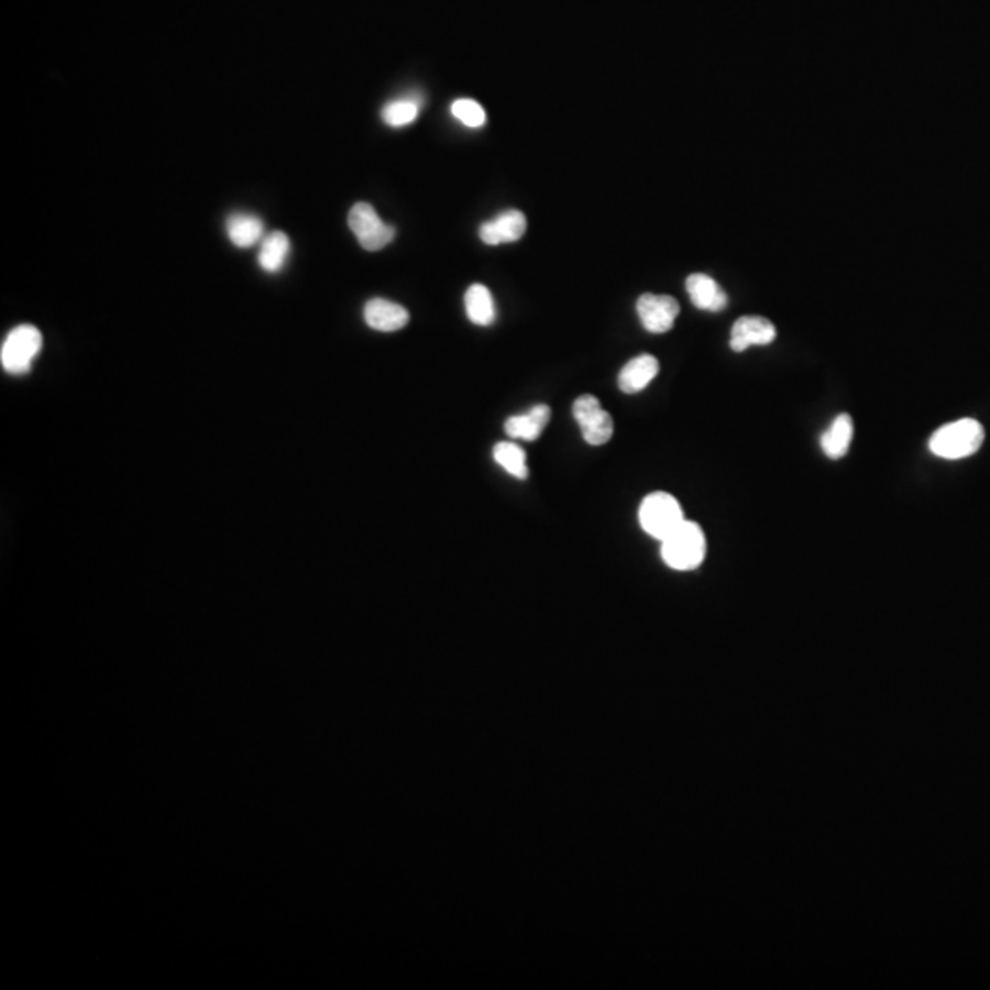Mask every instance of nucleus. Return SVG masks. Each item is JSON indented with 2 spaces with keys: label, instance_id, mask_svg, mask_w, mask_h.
<instances>
[{
  "label": "nucleus",
  "instance_id": "39448f33",
  "mask_svg": "<svg viewBox=\"0 0 990 990\" xmlns=\"http://www.w3.org/2000/svg\"><path fill=\"white\" fill-rule=\"evenodd\" d=\"M349 228L356 235L358 242L367 252H378L395 239L393 226L380 219L376 209L367 202H358L349 213Z\"/></svg>",
  "mask_w": 990,
  "mask_h": 990
},
{
  "label": "nucleus",
  "instance_id": "2eb2a0df",
  "mask_svg": "<svg viewBox=\"0 0 990 990\" xmlns=\"http://www.w3.org/2000/svg\"><path fill=\"white\" fill-rule=\"evenodd\" d=\"M263 220L250 213H233L226 220V231L237 248H252L263 237Z\"/></svg>",
  "mask_w": 990,
  "mask_h": 990
},
{
  "label": "nucleus",
  "instance_id": "1a4fd4ad",
  "mask_svg": "<svg viewBox=\"0 0 990 990\" xmlns=\"http://www.w3.org/2000/svg\"><path fill=\"white\" fill-rule=\"evenodd\" d=\"M527 231V219L521 211L517 209H508L497 215L495 219L484 222L479 228V237L483 239L484 244L497 246L503 242H516L525 235Z\"/></svg>",
  "mask_w": 990,
  "mask_h": 990
},
{
  "label": "nucleus",
  "instance_id": "f3484780",
  "mask_svg": "<svg viewBox=\"0 0 990 990\" xmlns=\"http://www.w3.org/2000/svg\"><path fill=\"white\" fill-rule=\"evenodd\" d=\"M464 307H466L468 318L475 324L488 327L495 321L494 297L490 294L488 288L484 285L470 286L464 296Z\"/></svg>",
  "mask_w": 990,
  "mask_h": 990
},
{
  "label": "nucleus",
  "instance_id": "4468645a",
  "mask_svg": "<svg viewBox=\"0 0 990 990\" xmlns=\"http://www.w3.org/2000/svg\"><path fill=\"white\" fill-rule=\"evenodd\" d=\"M853 433H855L853 418L846 413H842L820 437V444H822L825 455L835 461L846 455L851 446Z\"/></svg>",
  "mask_w": 990,
  "mask_h": 990
},
{
  "label": "nucleus",
  "instance_id": "aec40b11",
  "mask_svg": "<svg viewBox=\"0 0 990 990\" xmlns=\"http://www.w3.org/2000/svg\"><path fill=\"white\" fill-rule=\"evenodd\" d=\"M451 114L455 116L457 120L464 123L466 127H483L484 121H486V112H484L483 107L477 103V101H473V99L462 98L457 99L451 105Z\"/></svg>",
  "mask_w": 990,
  "mask_h": 990
},
{
  "label": "nucleus",
  "instance_id": "423d86ee",
  "mask_svg": "<svg viewBox=\"0 0 990 990\" xmlns=\"http://www.w3.org/2000/svg\"><path fill=\"white\" fill-rule=\"evenodd\" d=\"M572 415L582 429L583 439L587 444L602 446L609 442L615 424L596 396L582 395L576 398L572 406Z\"/></svg>",
  "mask_w": 990,
  "mask_h": 990
},
{
  "label": "nucleus",
  "instance_id": "6ab92c4d",
  "mask_svg": "<svg viewBox=\"0 0 990 990\" xmlns=\"http://www.w3.org/2000/svg\"><path fill=\"white\" fill-rule=\"evenodd\" d=\"M420 103L415 98H400L389 101L382 110V120L389 127H406L417 120Z\"/></svg>",
  "mask_w": 990,
  "mask_h": 990
},
{
  "label": "nucleus",
  "instance_id": "7ed1b4c3",
  "mask_svg": "<svg viewBox=\"0 0 990 990\" xmlns=\"http://www.w3.org/2000/svg\"><path fill=\"white\" fill-rule=\"evenodd\" d=\"M638 521H640L644 532L662 541L675 528L681 527L686 519H684L681 503L673 495L666 494V492H653V494L646 495L640 503Z\"/></svg>",
  "mask_w": 990,
  "mask_h": 990
},
{
  "label": "nucleus",
  "instance_id": "ddd939ff",
  "mask_svg": "<svg viewBox=\"0 0 990 990\" xmlns=\"http://www.w3.org/2000/svg\"><path fill=\"white\" fill-rule=\"evenodd\" d=\"M549 420V406H543V404H541V406H534L532 409L525 413V415H514V417L508 418L505 424V431L512 439L528 440V442H532V440L541 437Z\"/></svg>",
  "mask_w": 990,
  "mask_h": 990
},
{
  "label": "nucleus",
  "instance_id": "0eeeda50",
  "mask_svg": "<svg viewBox=\"0 0 990 990\" xmlns=\"http://www.w3.org/2000/svg\"><path fill=\"white\" fill-rule=\"evenodd\" d=\"M679 302L675 297L644 294L638 297L637 312L644 329L653 334H664L675 324L679 316Z\"/></svg>",
  "mask_w": 990,
  "mask_h": 990
},
{
  "label": "nucleus",
  "instance_id": "9d476101",
  "mask_svg": "<svg viewBox=\"0 0 990 990\" xmlns=\"http://www.w3.org/2000/svg\"><path fill=\"white\" fill-rule=\"evenodd\" d=\"M365 323L378 332H396L409 323V312L398 302L374 297L363 308Z\"/></svg>",
  "mask_w": 990,
  "mask_h": 990
},
{
  "label": "nucleus",
  "instance_id": "f03ea898",
  "mask_svg": "<svg viewBox=\"0 0 990 990\" xmlns=\"http://www.w3.org/2000/svg\"><path fill=\"white\" fill-rule=\"evenodd\" d=\"M985 429L974 418L946 424L930 437V451L941 459L957 461L976 453L983 446Z\"/></svg>",
  "mask_w": 990,
  "mask_h": 990
},
{
  "label": "nucleus",
  "instance_id": "a211bd4d",
  "mask_svg": "<svg viewBox=\"0 0 990 990\" xmlns=\"http://www.w3.org/2000/svg\"><path fill=\"white\" fill-rule=\"evenodd\" d=\"M494 459L505 472L516 479L528 477L527 453L514 442H499L494 448Z\"/></svg>",
  "mask_w": 990,
  "mask_h": 990
},
{
  "label": "nucleus",
  "instance_id": "9b49d317",
  "mask_svg": "<svg viewBox=\"0 0 990 990\" xmlns=\"http://www.w3.org/2000/svg\"><path fill=\"white\" fill-rule=\"evenodd\" d=\"M659 360L651 354L632 358L618 374V387L622 393H627V395L640 393L653 382L654 376L659 374Z\"/></svg>",
  "mask_w": 990,
  "mask_h": 990
},
{
  "label": "nucleus",
  "instance_id": "20e7f679",
  "mask_svg": "<svg viewBox=\"0 0 990 990\" xmlns=\"http://www.w3.org/2000/svg\"><path fill=\"white\" fill-rule=\"evenodd\" d=\"M43 349V336L33 324H19L6 336L0 349V362L6 373L22 376L32 371L33 360Z\"/></svg>",
  "mask_w": 990,
  "mask_h": 990
},
{
  "label": "nucleus",
  "instance_id": "dca6fc26",
  "mask_svg": "<svg viewBox=\"0 0 990 990\" xmlns=\"http://www.w3.org/2000/svg\"><path fill=\"white\" fill-rule=\"evenodd\" d=\"M288 253H290V239L283 231H274L261 244L257 257L258 266L268 274H277L285 266Z\"/></svg>",
  "mask_w": 990,
  "mask_h": 990
},
{
  "label": "nucleus",
  "instance_id": "6e6552de",
  "mask_svg": "<svg viewBox=\"0 0 990 990\" xmlns=\"http://www.w3.org/2000/svg\"><path fill=\"white\" fill-rule=\"evenodd\" d=\"M776 340V327L761 316H743L737 319L730 332L732 351H747L752 345H769Z\"/></svg>",
  "mask_w": 990,
  "mask_h": 990
},
{
  "label": "nucleus",
  "instance_id": "f257e3e1",
  "mask_svg": "<svg viewBox=\"0 0 990 990\" xmlns=\"http://www.w3.org/2000/svg\"><path fill=\"white\" fill-rule=\"evenodd\" d=\"M660 554L666 565L675 571H693L706 558V536L697 522L684 521L668 538L660 541Z\"/></svg>",
  "mask_w": 990,
  "mask_h": 990
},
{
  "label": "nucleus",
  "instance_id": "f8f14e48",
  "mask_svg": "<svg viewBox=\"0 0 990 990\" xmlns=\"http://www.w3.org/2000/svg\"><path fill=\"white\" fill-rule=\"evenodd\" d=\"M688 296L698 310L721 312L728 302L725 290L706 274H692L686 279Z\"/></svg>",
  "mask_w": 990,
  "mask_h": 990
}]
</instances>
